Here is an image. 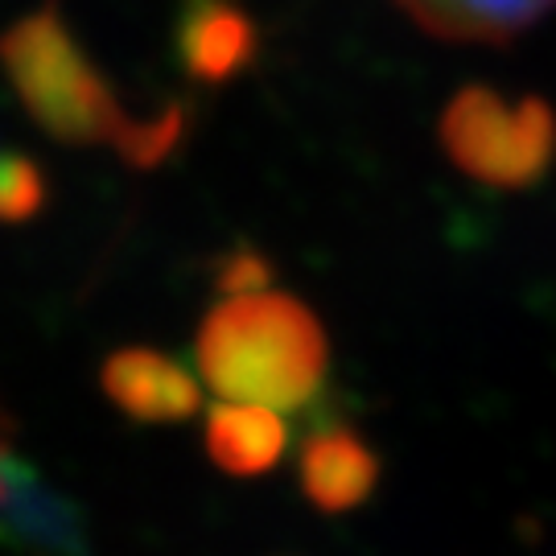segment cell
Masks as SVG:
<instances>
[{
	"label": "cell",
	"instance_id": "obj_1",
	"mask_svg": "<svg viewBox=\"0 0 556 556\" xmlns=\"http://www.w3.org/2000/svg\"><path fill=\"white\" fill-rule=\"evenodd\" d=\"M0 66L21 108L62 144L116 149L128 165L153 169L186 137L190 116L181 103H165L144 116L124 108L116 87L103 79L54 4H41L0 38Z\"/></svg>",
	"mask_w": 556,
	"mask_h": 556
},
{
	"label": "cell",
	"instance_id": "obj_2",
	"mask_svg": "<svg viewBox=\"0 0 556 556\" xmlns=\"http://www.w3.org/2000/svg\"><path fill=\"white\" fill-rule=\"evenodd\" d=\"M199 379L219 400L301 413L318 400L330 371V342L305 301L277 289H248L202 318L194 338Z\"/></svg>",
	"mask_w": 556,
	"mask_h": 556
},
{
	"label": "cell",
	"instance_id": "obj_3",
	"mask_svg": "<svg viewBox=\"0 0 556 556\" xmlns=\"http://www.w3.org/2000/svg\"><path fill=\"white\" fill-rule=\"evenodd\" d=\"M445 157L491 190H528L556 161V112L540 96L507 100L486 83L462 87L438 124Z\"/></svg>",
	"mask_w": 556,
	"mask_h": 556
},
{
	"label": "cell",
	"instance_id": "obj_4",
	"mask_svg": "<svg viewBox=\"0 0 556 556\" xmlns=\"http://www.w3.org/2000/svg\"><path fill=\"white\" fill-rule=\"evenodd\" d=\"M0 544L25 556H91L71 498L9 445H0Z\"/></svg>",
	"mask_w": 556,
	"mask_h": 556
},
{
	"label": "cell",
	"instance_id": "obj_5",
	"mask_svg": "<svg viewBox=\"0 0 556 556\" xmlns=\"http://www.w3.org/2000/svg\"><path fill=\"white\" fill-rule=\"evenodd\" d=\"M100 388L137 425H178L202 413L199 379L153 346H124L103 358Z\"/></svg>",
	"mask_w": 556,
	"mask_h": 556
},
{
	"label": "cell",
	"instance_id": "obj_6",
	"mask_svg": "<svg viewBox=\"0 0 556 556\" xmlns=\"http://www.w3.org/2000/svg\"><path fill=\"white\" fill-rule=\"evenodd\" d=\"M298 482L301 495L309 498L321 516L355 511L376 495L379 454L346 420H330L301 441Z\"/></svg>",
	"mask_w": 556,
	"mask_h": 556
},
{
	"label": "cell",
	"instance_id": "obj_7",
	"mask_svg": "<svg viewBox=\"0 0 556 556\" xmlns=\"http://www.w3.org/2000/svg\"><path fill=\"white\" fill-rule=\"evenodd\" d=\"M260 54V29L236 0H186L178 17V62L194 83H236Z\"/></svg>",
	"mask_w": 556,
	"mask_h": 556
},
{
	"label": "cell",
	"instance_id": "obj_8",
	"mask_svg": "<svg viewBox=\"0 0 556 556\" xmlns=\"http://www.w3.org/2000/svg\"><path fill=\"white\" fill-rule=\"evenodd\" d=\"M289 445L285 413L248 400H219L206 408V454L231 478H260L277 470Z\"/></svg>",
	"mask_w": 556,
	"mask_h": 556
},
{
	"label": "cell",
	"instance_id": "obj_9",
	"mask_svg": "<svg viewBox=\"0 0 556 556\" xmlns=\"http://www.w3.org/2000/svg\"><path fill=\"white\" fill-rule=\"evenodd\" d=\"M425 34L445 41H507L548 17L556 0H396Z\"/></svg>",
	"mask_w": 556,
	"mask_h": 556
},
{
	"label": "cell",
	"instance_id": "obj_10",
	"mask_svg": "<svg viewBox=\"0 0 556 556\" xmlns=\"http://www.w3.org/2000/svg\"><path fill=\"white\" fill-rule=\"evenodd\" d=\"M46 206V174L38 161L4 153L0 157V223H25Z\"/></svg>",
	"mask_w": 556,
	"mask_h": 556
},
{
	"label": "cell",
	"instance_id": "obj_11",
	"mask_svg": "<svg viewBox=\"0 0 556 556\" xmlns=\"http://www.w3.org/2000/svg\"><path fill=\"white\" fill-rule=\"evenodd\" d=\"M223 293H248V289H264L268 285V264L256 252H236L223 260L219 268Z\"/></svg>",
	"mask_w": 556,
	"mask_h": 556
},
{
	"label": "cell",
	"instance_id": "obj_12",
	"mask_svg": "<svg viewBox=\"0 0 556 556\" xmlns=\"http://www.w3.org/2000/svg\"><path fill=\"white\" fill-rule=\"evenodd\" d=\"M13 441V417H9V408L0 404V445H9Z\"/></svg>",
	"mask_w": 556,
	"mask_h": 556
}]
</instances>
